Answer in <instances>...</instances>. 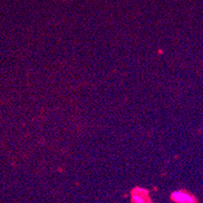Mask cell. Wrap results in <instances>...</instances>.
<instances>
[{
	"label": "cell",
	"instance_id": "6da1fadb",
	"mask_svg": "<svg viewBox=\"0 0 203 203\" xmlns=\"http://www.w3.org/2000/svg\"><path fill=\"white\" fill-rule=\"evenodd\" d=\"M173 199L176 202L179 203H194V198L193 197L184 192H174L173 193Z\"/></svg>",
	"mask_w": 203,
	"mask_h": 203
},
{
	"label": "cell",
	"instance_id": "7a4b0ae2",
	"mask_svg": "<svg viewBox=\"0 0 203 203\" xmlns=\"http://www.w3.org/2000/svg\"><path fill=\"white\" fill-rule=\"evenodd\" d=\"M133 199L135 203H145V201H144V198L142 197V196L141 195V193H139V194H133Z\"/></svg>",
	"mask_w": 203,
	"mask_h": 203
}]
</instances>
